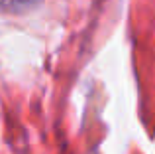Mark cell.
Listing matches in <instances>:
<instances>
[{"label": "cell", "instance_id": "obj_1", "mask_svg": "<svg viewBox=\"0 0 155 154\" xmlns=\"http://www.w3.org/2000/svg\"><path fill=\"white\" fill-rule=\"evenodd\" d=\"M39 0H0V8L2 10H12V12H20V10H28L34 4H38Z\"/></svg>", "mask_w": 155, "mask_h": 154}]
</instances>
